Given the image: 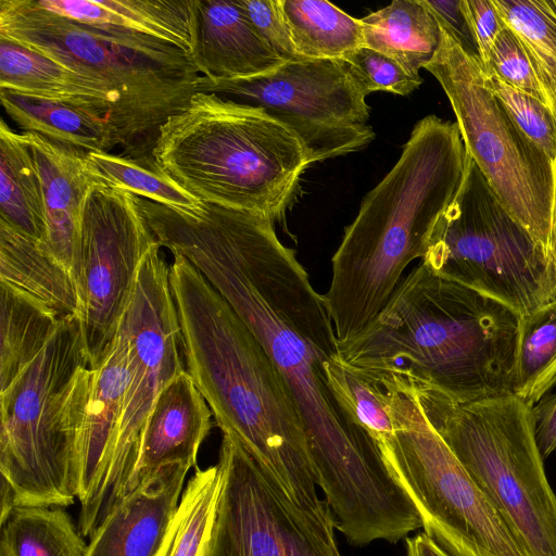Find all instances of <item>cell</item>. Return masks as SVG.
<instances>
[{"label":"cell","mask_w":556,"mask_h":556,"mask_svg":"<svg viewBox=\"0 0 556 556\" xmlns=\"http://www.w3.org/2000/svg\"><path fill=\"white\" fill-rule=\"evenodd\" d=\"M191 466L163 467L127 494L91 533L84 556H154L184 492Z\"/></svg>","instance_id":"ac0fdd59"},{"label":"cell","mask_w":556,"mask_h":556,"mask_svg":"<svg viewBox=\"0 0 556 556\" xmlns=\"http://www.w3.org/2000/svg\"><path fill=\"white\" fill-rule=\"evenodd\" d=\"M149 225L162 248L184 256L228 303L276 366L308 437L317 481L350 482L378 463L377 440L328 382L339 341L323 294L274 223L203 203L193 211L159 206Z\"/></svg>","instance_id":"6da1fadb"},{"label":"cell","mask_w":556,"mask_h":556,"mask_svg":"<svg viewBox=\"0 0 556 556\" xmlns=\"http://www.w3.org/2000/svg\"><path fill=\"white\" fill-rule=\"evenodd\" d=\"M441 31L440 47L425 70L446 93L467 154L507 211L553 258L556 164L485 87L482 68Z\"/></svg>","instance_id":"8fae6325"},{"label":"cell","mask_w":556,"mask_h":556,"mask_svg":"<svg viewBox=\"0 0 556 556\" xmlns=\"http://www.w3.org/2000/svg\"><path fill=\"white\" fill-rule=\"evenodd\" d=\"M260 36L283 62L304 60L293 46L279 0H240Z\"/></svg>","instance_id":"74e56055"},{"label":"cell","mask_w":556,"mask_h":556,"mask_svg":"<svg viewBox=\"0 0 556 556\" xmlns=\"http://www.w3.org/2000/svg\"><path fill=\"white\" fill-rule=\"evenodd\" d=\"M533 60L556 104V0H493Z\"/></svg>","instance_id":"d6a6232c"},{"label":"cell","mask_w":556,"mask_h":556,"mask_svg":"<svg viewBox=\"0 0 556 556\" xmlns=\"http://www.w3.org/2000/svg\"><path fill=\"white\" fill-rule=\"evenodd\" d=\"M422 263L520 316L556 299V264L507 211L468 155L462 187L439 218Z\"/></svg>","instance_id":"30bf717a"},{"label":"cell","mask_w":556,"mask_h":556,"mask_svg":"<svg viewBox=\"0 0 556 556\" xmlns=\"http://www.w3.org/2000/svg\"><path fill=\"white\" fill-rule=\"evenodd\" d=\"M485 87L503 103L522 132L556 164V115L540 100L482 71Z\"/></svg>","instance_id":"e575fe53"},{"label":"cell","mask_w":556,"mask_h":556,"mask_svg":"<svg viewBox=\"0 0 556 556\" xmlns=\"http://www.w3.org/2000/svg\"><path fill=\"white\" fill-rule=\"evenodd\" d=\"M0 89L76 105L103 116L112 126L114 103L104 87L1 38Z\"/></svg>","instance_id":"603a6c76"},{"label":"cell","mask_w":556,"mask_h":556,"mask_svg":"<svg viewBox=\"0 0 556 556\" xmlns=\"http://www.w3.org/2000/svg\"><path fill=\"white\" fill-rule=\"evenodd\" d=\"M556 384V299L520 316L511 393L534 406Z\"/></svg>","instance_id":"f546056e"},{"label":"cell","mask_w":556,"mask_h":556,"mask_svg":"<svg viewBox=\"0 0 556 556\" xmlns=\"http://www.w3.org/2000/svg\"><path fill=\"white\" fill-rule=\"evenodd\" d=\"M198 11L197 42L190 55L201 76L248 79L285 63L256 31L240 0H198Z\"/></svg>","instance_id":"d6986e66"},{"label":"cell","mask_w":556,"mask_h":556,"mask_svg":"<svg viewBox=\"0 0 556 556\" xmlns=\"http://www.w3.org/2000/svg\"><path fill=\"white\" fill-rule=\"evenodd\" d=\"M463 3L480 48L483 67H485L492 46L506 24L493 0H463Z\"/></svg>","instance_id":"ab89813d"},{"label":"cell","mask_w":556,"mask_h":556,"mask_svg":"<svg viewBox=\"0 0 556 556\" xmlns=\"http://www.w3.org/2000/svg\"><path fill=\"white\" fill-rule=\"evenodd\" d=\"M0 523V556H84L87 548L59 506L17 505Z\"/></svg>","instance_id":"f1b7e54d"},{"label":"cell","mask_w":556,"mask_h":556,"mask_svg":"<svg viewBox=\"0 0 556 556\" xmlns=\"http://www.w3.org/2000/svg\"><path fill=\"white\" fill-rule=\"evenodd\" d=\"M220 489L205 556H341L327 503L293 501L230 433H223Z\"/></svg>","instance_id":"5bb4252c"},{"label":"cell","mask_w":556,"mask_h":556,"mask_svg":"<svg viewBox=\"0 0 556 556\" xmlns=\"http://www.w3.org/2000/svg\"><path fill=\"white\" fill-rule=\"evenodd\" d=\"M15 506L14 503V493L9 484V482L1 477V517L0 522H2L9 513L12 510V508Z\"/></svg>","instance_id":"7bdbcfd3"},{"label":"cell","mask_w":556,"mask_h":556,"mask_svg":"<svg viewBox=\"0 0 556 556\" xmlns=\"http://www.w3.org/2000/svg\"><path fill=\"white\" fill-rule=\"evenodd\" d=\"M0 283L60 320L78 317L72 273L41 242L0 219Z\"/></svg>","instance_id":"7402d4cb"},{"label":"cell","mask_w":556,"mask_h":556,"mask_svg":"<svg viewBox=\"0 0 556 556\" xmlns=\"http://www.w3.org/2000/svg\"><path fill=\"white\" fill-rule=\"evenodd\" d=\"M361 22L364 46L413 74L432 61L441 43V27L424 0H395Z\"/></svg>","instance_id":"d4e9b609"},{"label":"cell","mask_w":556,"mask_h":556,"mask_svg":"<svg viewBox=\"0 0 556 556\" xmlns=\"http://www.w3.org/2000/svg\"><path fill=\"white\" fill-rule=\"evenodd\" d=\"M424 2L434 15L441 29L483 71L480 48L463 0H424Z\"/></svg>","instance_id":"f35d334b"},{"label":"cell","mask_w":556,"mask_h":556,"mask_svg":"<svg viewBox=\"0 0 556 556\" xmlns=\"http://www.w3.org/2000/svg\"><path fill=\"white\" fill-rule=\"evenodd\" d=\"M156 242L138 197L104 182L91 189L84 208L73 276L78 320L92 370L110 353L131 301L142 260Z\"/></svg>","instance_id":"9a60e30c"},{"label":"cell","mask_w":556,"mask_h":556,"mask_svg":"<svg viewBox=\"0 0 556 556\" xmlns=\"http://www.w3.org/2000/svg\"><path fill=\"white\" fill-rule=\"evenodd\" d=\"M296 53L311 60H343L364 46L361 20L325 0H279Z\"/></svg>","instance_id":"4316f807"},{"label":"cell","mask_w":556,"mask_h":556,"mask_svg":"<svg viewBox=\"0 0 556 556\" xmlns=\"http://www.w3.org/2000/svg\"><path fill=\"white\" fill-rule=\"evenodd\" d=\"M483 71L495 74L507 85L540 100L556 115L555 101L533 60L507 25L496 37Z\"/></svg>","instance_id":"d590c367"},{"label":"cell","mask_w":556,"mask_h":556,"mask_svg":"<svg viewBox=\"0 0 556 556\" xmlns=\"http://www.w3.org/2000/svg\"><path fill=\"white\" fill-rule=\"evenodd\" d=\"M535 439L543 458L556 452V395H545L533 406Z\"/></svg>","instance_id":"60d3db41"},{"label":"cell","mask_w":556,"mask_h":556,"mask_svg":"<svg viewBox=\"0 0 556 556\" xmlns=\"http://www.w3.org/2000/svg\"><path fill=\"white\" fill-rule=\"evenodd\" d=\"M0 219L43 243L47 233L38 170L22 132L0 124Z\"/></svg>","instance_id":"484cf974"},{"label":"cell","mask_w":556,"mask_h":556,"mask_svg":"<svg viewBox=\"0 0 556 556\" xmlns=\"http://www.w3.org/2000/svg\"><path fill=\"white\" fill-rule=\"evenodd\" d=\"M467 157L457 123L428 115L364 198L332 256L330 286L323 294L339 344L376 319L407 265L424 258L439 218L462 187Z\"/></svg>","instance_id":"277c9868"},{"label":"cell","mask_w":556,"mask_h":556,"mask_svg":"<svg viewBox=\"0 0 556 556\" xmlns=\"http://www.w3.org/2000/svg\"><path fill=\"white\" fill-rule=\"evenodd\" d=\"M173 256L186 370L222 433L233 435L298 504L323 507L308 437L285 380L228 303L184 256Z\"/></svg>","instance_id":"3957f363"},{"label":"cell","mask_w":556,"mask_h":556,"mask_svg":"<svg viewBox=\"0 0 556 556\" xmlns=\"http://www.w3.org/2000/svg\"><path fill=\"white\" fill-rule=\"evenodd\" d=\"M152 155L203 203L285 217L311 165L298 136L263 110L195 92L164 123Z\"/></svg>","instance_id":"8992f818"},{"label":"cell","mask_w":556,"mask_h":556,"mask_svg":"<svg viewBox=\"0 0 556 556\" xmlns=\"http://www.w3.org/2000/svg\"><path fill=\"white\" fill-rule=\"evenodd\" d=\"M68 20L153 36L191 54L198 35V0H36Z\"/></svg>","instance_id":"ffe728a7"},{"label":"cell","mask_w":556,"mask_h":556,"mask_svg":"<svg viewBox=\"0 0 556 556\" xmlns=\"http://www.w3.org/2000/svg\"><path fill=\"white\" fill-rule=\"evenodd\" d=\"M328 382L356 421L380 442L394 432L380 386L355 372L339 358L326 366Z\"/></svg>","instance_id":"836d02e7"},{"label":"cell","mask_w":556,"mask_h":556,"mask_svg":"<svg viewBox=\"0 0 556 556\" xmlns=\"http://www.w3.org/2000/svg\"><path fill=\"white\" fill-rule=\"evenodd\" d=\"M22 134L34 157L43 195L47 233L42 244L73 275L85 204L91 189L103 181L89 164L87 152L35 132Z\"/></svg>","instance_id":"2e32d148"},{"label":"cell","mask_w":556,"mask_h":556,"mask_svg":"<svg viewBox=\"0 0 556 556\" xmlns=\"http://www.w3.org/2000/svg\"><path fill=\"white\" fill-rule=\"evenodd\" d=\"M406 556H452L425 532L406 539Z\"/></svg>","instance_id":"b9f144b4"},{"label":"cell","mask_w":556,"mask_h":556,"mask_svg":"<svg viewBox=\"0 0 556 556\" xmlns=\"http://www.w3.org/2000/svg\"><path fill=\"white\" fill-rule=\"evenodd\" d=\"M212 416L187 370L170 380L146 422L127 494L152 480L163 467L178 463L195 467L199 448L212 428Z\"/></svg>","instance_id":"e0dca14e"},{"label":"cell","mask_w":556,"mask_h":556,"mask_svg":"<svg viewBox=\"0 0 556 556\" xmlns=\"http://www.w3.org/2000/svg\"><path fill=\"white\" fill-rule=\"evenodd\" d=\"M129 377V343L119 325L110 353L93 370L88 413L78 454L77 498L80 505L91 496L102 466L111 451L123 413Z\"/></svg>","instance_id":"44dd1931"},{"label":"cell","mask_w":556,"mask_h":556,"mask_svg":"<svg viewBox=\"0 0 556 556\" xmlns=\"http://www.w3.org/2000/svg\"><path fill=\"white\" fill-rule=\"evenodd\" d=\"M421 410L529 556H556V493L535 439L533 406L513 393L457 401L410 388Z\"/></svg>","instance_id":"ba28073f"},{"label":"cell","mask_w":556,"mask_h":556,"mask_svg":"<svg viewBox=\"0 0 556 556\" xmlns=\"http://www.w3.org/2000/svg\"><path fill=\"white\" fill-rule=\"evenodd\" d=\"M343 60L349 63L366 96L377 90L408 96L422 84L419 74L410 73L395 60L366 46L356 49Z\"/></svg>","instance_id":"8d00e7d4"},{"label":"cell","mask_w":556,"mask_h":556,"mask_svg":"<svg viewBox=\"0 0 556 556\" xmlns=\"http://www.w3.org/2000/svg\"><path fill=\"white\" fill-rule=\"evenodd\" d=\"M0 392L40 354L63 320L0 283Z\"/></svg>","instance_id":"83f0119b"},{"label":"cell","mask_w":556,"mask_h":556,"mask_svg":"<svg viewBox=\"0 0 556 556\" xmlns=\"http://www.w3.org/2000/svg\"><path fill=\"white\" fill-rule=\"evenodd\" d=\"M87 160L102 181L138 198L177 210L193 211L203 202L181 187L154 160L111 152H87Z\"/></svg>","instance_id":"1f68e13d"},{"label":"cell","mask_w":556,"mask_h":556,"mask_svg":"<svg viewBox=\"0 0 556 556\" xmlns=\"http://www.w3.org/2000/svg\"><path fill=\"white\" fill-rule=\"evenodd\" d=\"M552 256L556 264V227H555L554 238H553Z\"/></svg>","instance_id":"ee69618b"},{"label":"cell","mask_w":556,"mask_h":556,"mask_svg":"<svg viewBox=\"0 0 556 556\" xmlns=\"http://www.w3.org/2000/svg\"><path fill=\"white\" fill-rule=\"evenodd\" d=\"M198 91L263 110L298 136L311 164L362 150L375 138L366 93L344 60L285 62L248 79L201 76Z\"/></svg>","instance_id":"4fadbf2b"},{"label":"cell","mask_w":556,"mask_h":556,"mask_svg":"<svg viewBox=\"0 0 556 556\" xmlns=\"http://www.w3.org/2000/svg\"><path fill=\"white\" fill-rule=\"evenodd\" d=\"M92 381L76 316L63 320L40 354L0 392V472L15 506L74 503Z\"/></svg>","instance_id":"52a82bcc"},{"label":"cell","mask_w":556,"mask_h":556,"mask_svg":"<svg viewBox=\"0 0 556 556\" xmlns=\"http://www.w3.org/2000/svg\"><path fill=\"white\" fill-rule=\"evenodd\" d=\"M379 386L394 432L378 444L424 532L452 556H529L427 420L415 392L395 380Z\"/></svg>","instance_id":"9c48e42d"},{"label":"cell","mask_w":556,"mask_h":556,"mask_svg":"<svg viewBox=\"0 0 556 556\" xmlns=\"http://www.w3.org/2000/svg\"><path fill=\"white\" fill-rule=\"evenodd\" d=\"M121 324L129 343L128 384L113 445L91 496L80 505L83 536H90L126 496L151 409L167 383L186 370L169 264L159 242L142 260Z\"/></svg>","instance_id":"7c38bea8"},{"label":"cell","mask_w":556,"mask_h":556,"mask_svg":"<svg viewBox=\"0 0 556 556\" xmlns=\"http://www.w3.org/2000/svg\"><path fill=\"white\" fill-rule=\"evenodd\" d=\"M219 489L218 464L195 468L154 556H205Z\"/></svg>","instance_id":"4dcf8cb0"},{"label":"cell","mask_w":556,"mask_h":556,"mask_svg":"<svg viewBox=\"0 0 556 556\" xmlns=\"http://www.w3.org/2000/svg\"><path fill=\"white\" fill-rule=\"evenodd\" d=\"M0 38L104 87L124 156H153L161 126L198 92L201 75L181 48L144 34L78 23L36 0H0Z\"/></svg>","instance_id":"5b68a950"},{"label":"cell","mask_w":556,"mask_h":556,"mask_svg":"<svg viewBox=\"0 0 556 556\" xmlns=\"http://www.w3.org/2000/svg\"><path fill=\"white\" fill-rule=\"evenodd\" d=\"M8 116L23 130L84 152L106 153L117 147L106 118L89 110L0 89Z\"/></svg>","instance_id":"cb8c5ba5"},{"label":"cell","mask_w":556,"mask_h":556,"mask_svg":"<svg viewBox=\"0 0 556 556\" xmlns=\"http://www.w3.org/2000/svg\"><path fill=\"white\" fill-rule=\"evenodd\" d=\"M520 315L422 262L339 359L368 380L434 389L457 401L511 393Z\"/></svg>","instance_id":"7a4b0ae2"}]
</instances>
